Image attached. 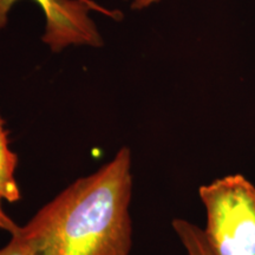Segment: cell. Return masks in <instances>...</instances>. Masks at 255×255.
<instances>
[{"mask_svg":"<svg viewBox=\"0 0 255 255\" xmlns=\"http://www.w3.org/2000/svg\"><path fill=\"white\" fill-rule=\"evenodd\" d=\"M18 231L11 235V240L8 241L7 245L0 248V255H32L30 248L20 237Z\"/></svg>","mask_w":255,"mask_h":255,"instance_id":"6","label":"cell"},{"mask_svg":"<svg viewBox=\"0 0 255 255\" xmlns=\"http://www.w3.org/2000/svg\"><path fill=\"white\" fill-rule=\"evenodd\" d=\"M131 152L122 148L40 208L18 233L32 255H130Z\"/></svg>","mask_w":255,"mask_h":255,"instance_id":"1","label":"cell"},{"mask_svg":"<svg viewBox=\"0 0 255 255\" xmlns=\"http://www.w3.org/2000/svg\"><path fill=\"white\" fill-rule=\"evenodd\" d=\"M203 229L215 255H255V187L241 175L202 186Z\"/></svg>","mask_w":255,"mask_h":255,"instance_id":"2","label":"cell"},{"mask_svg":"<svg viewBox=\"0 0 255 255\" xmlns=\"http://www.w3.org/2000/svg\"><path fill=\"white\" fill-rule=\"evenodd\" d=\"M173 227L188 255H215L203 229L182 219H175Z\"/></svg>","mask_w":255,"mask_h":255,"instance_id":"5","label":"cell"},{"mask_svg":"<svg viewBox=\"0 0 255 255\" xmlns=\"http://www.w3.org/2000/svg\"><path fill=\"white\" fill-rule=\"evenodd\" d=\"M18 0H0V31L6 26L8 13ZM46 18L43 40L53 51L69 45L100 46L102 39L94 21L88 17L92 7L100 9L89 0H36Z\"/></svg>","mask_w":255,"mask_h":255,"instance_id":"3","label":"cell"},{"mask_svg":"<svg viewBox=\"0 0 255 255\" xmlns=\"http://www.w3.org/2000/svg\"><path fill=\"white\" fill-rule=\"evenodd\" d=\"M17 167L18 156L9 148L7 130L0 116V197L8 203L17 202L21 196L15 177Z\"/></svg>","mask_w":255,"mask_h":255,"instance_id":"4","label":"cell"},{"mask_svg":"<svg viewBox=\"0 0 255 255\" xmlns=\"http://www.w3.org/2000/svg\"><path fill=\"white\" fill-rule=\"evenodd\" d=\"M19 227H20V226H18L13 220L6 214L4 207H2V199L0 197V229L7 232L12 235L18 231Z\"/></svg>","mask_w":255,"mask_h":255,"instance_id":"7","label":"cell"},{"mask_svg":"<svg viewBox=\"0 0 255 255\" xmlns=\"http://www.w3.org/2000/svg\"><path fill=\"white\" fill-rule=\"evenodd\" d=\"M131 7L136 9H142L148 7L154 2H157L159 0H131Z\"/></svg>","mask_w":255,"mask_h":255,"instance_id":"8","label":"cell"}]
</instances>
